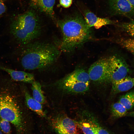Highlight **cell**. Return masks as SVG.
Instances as JSON below:
<instances>
[{"instance_id":"obj_1","label":"cell","mask_w":134,"mask_h":134,"mask_svg":"<svg viewBox=\"0 0 134 134\" xmlns=\"http://www.w3.org/2000/svg\"><path fill=\"white\" fill-rule=\"evenodd\" d=\"M17 82L10 77H0V117L12 124L19 134L24 118Z\"/></svg>"},{"instance_id":"obj_2","label":"cell","mask_w":134,"mask_h":134,"mask_svg":"<svg viewBox=\"0 0 134 134\" xmlns=\"http://www.w3.org/2000/svg\"><path fill=\"white\" fill-rule=\"evenodd\" d=\"M57 24L62 34L59 47L61 52L70 53L81 47L93 38L92 30L84 19L75 16L60 20Z\"/></svg>"},{"instance_id":"obj_3","label":"cell","mask_w":134,"mask_h":134,"mask_svg":"<svg viewBox=\"0 0 134 134\" xmlns=\"http://www.w3.org/2000/svg\"><path fill=\"white\" fill-rule=\"evenodd\" d=\"M20 59L24 69H41L52 66L57 61L61 51L59 47L43 42H32L24 46Z\"/></svg>"},{"instance_id":"obj_4","label":"cell","mask_w":134,"mask_h":134,"mask_svg":"<svg viewBox=\"0 0 134 134\" xmlns=\"http://www.w3.org/2000/svg\"><path fill=\"white\" fill-rule=\"evenodd\" d=\"M10 30L17 42L24 46L40 36L41 28L38 16L33 11L29 10L12 20Z\"/></svg>"},{"instance_id":"obj_5","label":"cell","mask_w":134,"mask_h":134,"mask_svg":"<svg viewBox=\"0 0 134 134\" xmlns=\"http://www.w3.org/2000/svg\"><path fill=\"white\" fill-rule=\"evenodd\" d=\"M109 76L112 83L123 79L127 76L130 68L125 59L119 55H115L108 57Z\"/></svg>"},{"instance_id":"obj_6","label":"cell","mask_w":134,"mask_h":134,"mask_svg":"<svg viewBox=\"0 0 134 134\" xmlns=\"http://www.w3.org/2000/svg\"><path fill=\"white\" fill-rule=\"evenodd\" d=\"M90 80L102 83L109 81L108 57L101 58L95 62L88 71Z\"/></svg>"},{"instance_id":"obj_7","label":"cell","mask_w":134,"mask_h":134,"mask_svg":"<svg viewBox=\"0 0 134 134\" xmlns=\"http://www.w3.org/2000/svg\"><path fill=\"white\" fill-rule=\"evenodd\" d=\"M53 124L58 134H77L75 122L65 115L58 116L54 119Z\"/></svg>"},{"instance_id":"obj_8","label":"cell","mask_w":134,"mask_h":134,"mask_svg":"<svg viewBox=\"0 0 134 134\" xmlns=\"http://www.w3.org/2000/svg\"><path fill=\"white\" fill-rule=\"evenodd\" d=\"M109 4L111 11L115 15L128 17L134 16V7L128 0H110Z\"/></svg>"},{"instance_id":"obj_9","label":"cell","mask_w":134,"mask_h":134,"mask_svg":"<svg viewBox=\"0 0 134 134\" xmlns=\"http://www.w3.org/2000/svg\"><path fill=\"white\" fill-rule=\"evenodd\" d=\"M84 19L90 27H94L97 29L107 25H114L116 22L108 18L97 17L93 13L89 11H87L85 12Z\"/></svg>"},{"instance_id":"obj_10","label":"cell","mask_w":134,"mask_h":134,"mask_svg":"<svg viewBox=\"0 0 134 134\" xmlns=\"http://www.w3.org/2000/svg\"><path fill=\"white\" fill-rule=\"evenodd\" d=\"M90 80L88 71L83 68H78L63 78L59 84L73 82L89 83Z\"/></svg>"},{"instance_id":"obj_11","label":"cell","mask_w":134,"mask_h":134,"mask_svg":"<svg viewBox=\"0 0 134 134\" xmlns=\"http://www.w3.org/2000/svg\"><path fill=\"white\" fill-rule=\"evenodd\" d=\"M0 69L7 72L10 78L15 81L32 83L34 81V77L32 74L24 71L14 70L0 65Z\"/></svg>"},{"instance_id":"obj_12","label":"cell","mask_w":134,"mask_h":134,"mask_svg":"<svg viewBox=\"0 0 134 134\" xmlns=\"http://www.w3.org/2000/svg\"><path fill=\"white\" fill-rule=\"evenodd\" d=\"M31 6L34 9L53 17L55 0H30Z\"/></svg>"},{"instance_id":"obj_13","label":"cell","mask_w":134,"mask_h":134,"mask_svg":"<svg viewBox=\"0 0 134 134\" xmlns=\"http://www.w3.org/2000/svg\"><path fill=\"white\" fill-rule=\"evenodd\" d=\"M59 86L63 91L67 93H82L89 89V83L73 82L59 84Z\"/></svg>"},{"instance_id":"obj_14","label":"cell","mask_w":134,"mask_h":134,"mask_svg":"<svg viewBox=\"0 0 134 134\" xmlns=\"http://www.w3.org/2000/svg\"><path fill=\"white\" fill-rule=\"evenodd\" d=\"M111 91L114 94L128 91L134 86V78L127 76L123 79L112 83Z\"/></svg>"},{"instance_id":"obj_15","label":"cell","mask_w":134,"mask_h":134,"mask_svg":"<svg viewBox=\"0 0 134 134\" xmlns=\"http://www.w3.org/2000/svg\"><path fill=\"white\" fill-rule=\"evenodd\" d=\"M23 89L25 100L27 106L40 116L45 117L46 114L43 110L41 104L32 97L25 89Z\"/></svg>"},{"instance_id":"obj_16","label":"cell","mask_w":134,"mask_h":134,"mask_svg":"<svg viewBox=\"0 0 134 134\" xmlns=\"http://www.w3.org/2000/svg\"><path fill=\"white\" fill-rule=\"evenodd\" d=\"M110 40L127 50L134 56V37H121Z\"/></svg>"},{"instance_id":"obj_17","label":"cell","mask_w":134,"mask_h":134,"mask_svg":"<svg viewBox=\"0 0 134 134\" xmlns=\"http://www.w3.org/2000/svg\"><path fill=\"white\" fill-rule=\"evenodd\" d=\"M118 101L128 111L131 110L134 106V91H131L121 96Z\"/></svg>"},{"instance_id":"obj_18","label":"cell","mask_w":134,"mask_h":134,"mask_svg":"<svg viewBox=\"0 0 134 134\" xmlns=\"http://www.w3.org/2000/svg\"><path fill=\"white\" fill-rule=\"evenodd\" d=\"M32 83L33 98L41 104L44 103L45 102V99L42 93L40 84L35 81Z\"/></svg>"},{"instance_id":"obj_19","label":"cell","mask_w":134,"mask_h":134,"mask_svg":"<svg viewBox=\"0 0 134 134\" xmlns=\"http://www.w3.org/2000/svg\"><path fill=\"white\" fill-rule=\"evenodd\" d=\"M111 109L112 116L115 118L126 116L128 113L124 106L118 101L112 104Z\"/></svg>"},{"instance_id":"obj_20","label":"cell","mask_w":134,"mask_h":134,"mask_svg":"<svg viewBox=\"0 0 134 134\" xmlns=\"http://www.w3.org/2000/svg\"><path fill=\"white\" fill-rule=\"evenodd\" d=\"M114 25L121 31L134 37V20L127 22H116Z\"/></svg>"},{"instance_id":"obj_21","label":"cell","mask_w":134,"mask_h":134,"mask_svg":"<svg viewBox=\"0 0 134 134\" xmlns=\"http://www.w3.org/2000/svg\"><path fill=\"white\" fill-rule=\"evenodd\" d=\"M0 130L5 134H12L10 123L0 117Z\"/></svg>"},{"instance_id":"obj_22","label":"cell","mask_w":134,"mask_h":134,"mask_svg":"<svg viewBox=\"0 0 134 134\" xmlns=\"http://www.w3.org/2000/svg\"><path fill=\"white\" fill-rule=\"evenodd\" d=\"M81 127L84 134H96L94 126L89 124L83 123Z\"/></svg>"},{"instance_id":"obj_23","label":"cell","mask_w":134,"mask_h":134,"mask_svg":"<svg viewBox=\"0 0 134 134\" xmlns=\"http://www.w3.org/2000/svg\"><path fill=\"white\" fill-rule=\"evenodd\" d=\"M94 127L96 134H110L106 130L100 126H96Z\"/></svg>"},{"instance_id":"obj_24","label":"cell","mask_w":134,"mask_h":134,"mask_svg":"<svg viewBox=\"0 0 134 134\" xmlns=\"http://www.w3.org/2000/svg\"><path fill=\"white\" fill-rule=\"evenodd\" d=\"M72 0H60V3L63 7L67 8L69 7L71 4Z\"/></svg>"},{"instance_id":"obj_25","label":"cell","mask_w":134,"mask_h":134,"mask_svg":"<svg viewBox=\"0 0 134 134\" xmlns=\"http://www.w3.org/2000/svg\"><path fill=\"white\" fill-rule=\"evenodd\" d=\"M5 0H0V16L3 14L6 10V7L4 3Z\"/></svg>"},{"instance_id":"obj_26","label":"cell","mask_w":134,"mask_h":134,"mask_svg":"<svg viewBox=\"0 0 134 134\" xmlns=\"http://www.w3.org/2000/svg\"><path fill=\"white\" fill-rule=\"evenodd\" d=\"M126 116L134 117V111L128 113Z\"/></svg>"},{"instance_id":"obj_27","label":"cell","mask_w":134,"mask_h":134,"mask_svg":"<svg viewBox=\"0 0 134 134\" xmlns=\"http://www.w3.org/2000/svg\"><path fill=\"white\" fill-rule=\"evenodd\" d=\"M131 4L134 7V0H128Z\"/></svg>"},{"instance_id":"obj_28","label":"cell","mask_w":134,"mask_h":134,"mask_svg":"<svg viewBox=\"0 0 134 134\" xmlns=\"http://www.w3.org/2000/svg\"><path fill=\"white\" fill-rule=\"evenodd\" d=\"M0 134H3V133L0 130Z\"/></svg>"},{"instance_id":"obj_29","label":"cell","mask_w":134,"mask_h":134,"mask_svg":"<svg viewBox=\"0 0 134 134\" xmlns=\"http://www.w3.org/2000/svg\"><path fill=\"white\" fill-rule=\"evenodd\" d=\"M133 66L134 67V62H133Z\"/></svg>"}]
</instances>
